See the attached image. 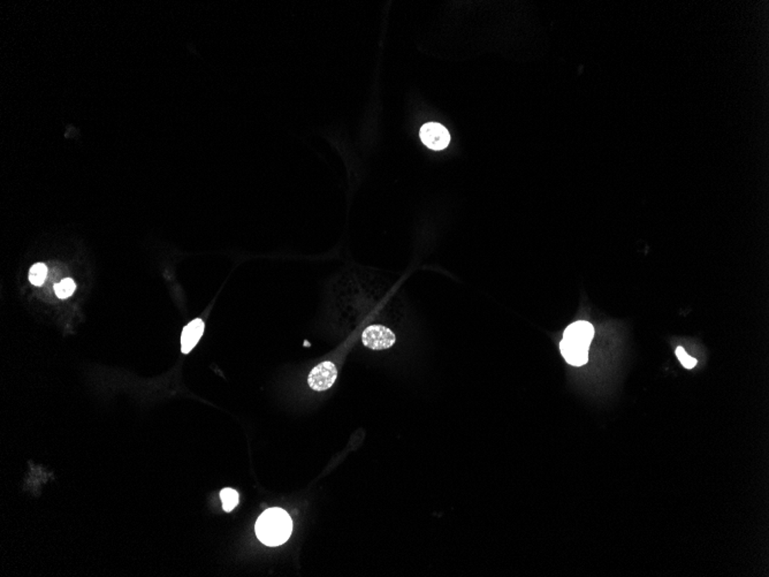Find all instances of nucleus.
Listing matches in <instances>:
<instances>
[{"instance_id": "obj_9", "label": "nucleus", "mask_w": 769, "mask_h": 577, "mask_svg": "<svg viewBox=\"0 0 769 577\" xmlns=\"http://www.w3.org/2000/svg\"><path fill=\"white\" fill-rule=\"evenodd\" d=\"M75 288H76V285L71 278L64 279L55 286V294H57L59 299H67L75 292Z\"/></svg>"}, {"instance_id": "obj_8", "label": "nucleus", "mask_w": 769, "mask_h": 577, "mask_svg": "<svg viewBox=\"0 0 769 577\" xmlns=\"http://www.w3.org/2000/svg\"><path fill=\"white\" fill-rule=\"evenodd\" d=\"M46 275H48L46 265L43 264V263H37V264L31 266V272H29V280H31L33 285L41 286L44 284Z\"/></svg>"}, {"instance_id": "obj_4", "label": "nucleus", "mask_w": 769, "mask_h": 577, "mask_svg": "<svg viewBox=\"0 0 769 577\" xmlns=\"http://www.w3.org/2000/svg\"><path fill=\"white\" fill-rule=\"evenodd\" d=\"M395 334L388 327L383 325L369 326L363 332L362 341L364 346L373 350H383L390 348L395 343Z\"/></svg>"}, {"instance_id": "obj_5", "label": "nucleus", "mask_w": 769, "mask_h": 577, "mask_svg": "<svg viewBox=\"0 0 769 577\" xmlns=\"http://www.w3.org/2000/svg\"><path fill=\"white\" fill-rule=\"evenodd\" d=\"M420 139L425 146L432 150L447 148L451 135L447 129L437 123H425L420 129Z\"/></svg>"}, {"instance_id": "obj_1", "label": "nucleus", "mask_w": 769, "mask_h": 577, "mask_svg": "<svg viewBox=\"0 0 769 577\" xmlns=\"http://www.w3.org/2000/svg\"><path fill=\"white\" fill-rule=\"evenodd\" d=\"M593 336L594 327L585 320L573 322L564 329L560 350L567 363L573 367H582L587 363Z\"/></svg>"}, {"instance_id": "obj_3", "label": "nucleus", "mask_w": 769, "mask_h": 577, "mask_svg": "<svg viewBox=\"0 0 769 577\" xmlns=\"http://www.w3.org/2000/svg\"><path fill=\"white\" fill-rule=\"evenodd\" d=\"M338 378V369L332 362H322L316 365L309 374V386L317 392L329 390Z\"/></svg>"}, {"instance_id": "obj_6", "label": "nucleus", "mask_w": 769, "mask_h": 577, "mask_svg": "<svg viewBox=\"0 0 769 577\" xmlns=\"http://www.w3.org/2000/svg\"><path fill=\"white\" fill-rule=\"evenodd\" d=\"M204 333V322L200 318H196L190 322L183 329L181 334V350L183 354H189L193 347L196 346Z\"/></svg>"}, {"instance_id": "obj_7", "label": "nucleus", "mask_w": 769, "mask_h": 577, "mask_svg": "<svg viewBox=\"0 0 769 577\" xmlns=\"http://www.w3.org/2000/svg\"><path fill=\"white\" fill-rule=\"evenodd\" d=\"M221 501H223V508L225 512H232L234 510L235 507L239 503V493L235 490L227 489L221 490Z\"/></svg>"}, {"instance_id": "obj_2", "label": "nucleus", "mask_w": 769, "mask_h": 577, "mask_svg": "<svg viewBox=\"0 0 769 577\" xmlns=\"http://www.w3.org/2000/svg\"><path fill=\"white\" fill-rule=\"evenodd\" d=\"M293 521L286 510L270 508L258 517L256 535L268 546H279L286 543L292 535Z\"/></svg>"}, {"instance_id": "obj_10", "label": "nucleus", "mask_w": 769, "mask_h": 577, "mask_svg": "<svg viewBox=\"0 0 769 577\" xmlns=\"http://www.w3.org/2000/svg\"><path fill=\"white\" fill-rule=\"evenodd\" d=\"M676 356H677L678 360L681 362L682 365L686 368V369H693V368L697 365V363H698V361L690 356V355L685 352L684 348L681 346L676 348Z\"/></svg>"}]
</instances>
